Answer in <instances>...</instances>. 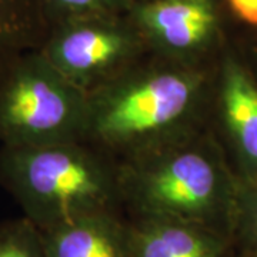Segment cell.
<instances>
[{"label":"cell","instance_id":"1","mask_svg":"<svg viewBox=\"0 0 257 257\" xmlns=\"http://www.w3.org/2000/svg\"><path fill=\"white\" fill-rule=\"evenodd\" d=\"M213 69L149 53L87 94L83 140L120 165L202 132Z\"/></svg>","mask_w":257,"mask_h":257},{"label":"cell","instance_id":"2","mask_svg":"<svg viewBox=\"0 0 257 257\" xmlns=\"http://www.w3.org/2000/svg\"><path fill=\"white\" fill-rule=\"evenodd\" d=\"M120 184L127 214L169 217L233 234L239 184L207 128L120 163Z\"/></svg>","mask_w":257,"mask_h":257},{"label":"cell","instance_id":"3","mask_svg":"<svg viewBox=\"0 0 257 257\" xmlns=\"http://www.w3.org/2000/svg\"><path fill=\"white\" fill-rule=\"evenodd\" d=\"M0 186L42 231L124 211L120 165L84 140L0 146Z\"/></svg>","mask_w":257,"mask_h":257},{"label":"cell","instance_id":"4","mask_svg":"<svg viewBox=\"0 0 257 257\" xmlns=\"http://www.w3.org/2000/svg\"><path fill=\"white\" fill-rule=\"evenodd\" d=\"M86 110L87 94L40 50L29 52L0 82V146L83 140Z\"/></svg>","mask_w":257,"mask_h":257},{"label":"cell","instance_id":"5","mask_svg":"<svg viewBox=\"0 0 257 257\" xmlns=\"http://www.w3.org/2000/svg\"><path fill=\"white\" fill-rule=\"evenodd\" d=\"M40 53L86 94L114 80L149 55L128 13L87 15L50 26Z\"/></svg>","mask_w":257,"mask_h":257},{"label":"cell","instance_id":"6","mask_svg":"<svg viewBox=\"0 0 257 257\" xmlns=\"http://www.w3.org/2000/svg\"><path fill=\"white\" fill-rule=\"evenodd\" d=\"M128 16L157 57L213 69L226 49L220 0L136 2Z\"/></svg>","mask_w":257,"mask_h":257},{"label":"cell","instance_id":"7","mask_svg":"<svg viewBox=\"0 0 257 257\" xmlns=\"http://www.w3.org/2000/svg\"><path fill=\"white\" fill-rule=\"evenodd\" d=\"M206 128L236 159L239 184L257 182V77L227 47L211 74Z\"/></svg>","mask_w":257,"mask_h":257},{"label":"cell","instance_id":"8","mask_svg":"<svg viewBox=\"0 0 257 257\" xmlns=\"http://www.w3.org/2000/svg\"><path fill=\"white\" fill-rule=\"evenodd\" d=\"M132 257H227L229 236L187 221L127 214Z\"/></svg>","mask_w":257,"mask_h":257},{"label":"cell","instance_id":"9","mask_svg":"<svg viewBox=\"0 0 257 257\" xmlns=\"http://www.w3.org/2000/svg\"><path fill=\"white\" fill-rule=\"evenodd\" d=\"M47 257H132L126 211L79 217L43 231Z\"/></svg>","mask_w":257,"mask_h":257},{"label":"cell","instance_id":"10","mask_svg":"<svg viewBox=\"0 0 257 257\" xmlns=\"http://www.w3.org/2000/svg\"><path fill=\"white\" fill-rule=\"evenodd\" d=\"M49 32L43 0H0V82L22 56L40 50Z\"/></svg>","mask_w":257,"mask_h":257},{"label":"cell","instance_id":"11","mask_svg":"<svg viewBox=\"0 0 257 257\" xmlns=\"http://www.w3.org/2000/svg\"><path fill=\"white\" fill-rule=\"evenodd\" d=\"M0 257H47L43 231L25 216L0 221Z\"/></svg>","mask_w":257,"mask_h":257},{"label":"cell","instance_id":"12","mask_svg":"<svg viewBox=\"0 0 257 257\" xmlns=\"http://www.w3.org/2000/svg\"><path fill=\"white\" fill-rule=\"evenodd\" d=\"M50 26L60 20L87 15L128 13L136 0H43Z\"/></svg>","mask_w":257,"mask_h":257},{"label":"cell","instance_id":"13","mask_svg":"<svg viewBox=\"0 0 257 257\" xmlns=\"http://www.w3.org/2000/svg\"><path fill=\"white\" fill-rule=\"evenodd\" d=\"M230 10L246 22L250 26L257 28V0H226Z\"/></svg>","mask_w":257,"mask_h":257},{"label":"cell","instance_id":"14","mask_svg":"<svg viewBox=\"0 0 257 257\" xmlns=\"http://www.w3.org/2000/svg\"><path fill=\"white\" fill-rule=\"evenodd\" d=\"M136 2H150V0H136Z\"/></svg>","mask_w":257,"mask_h":257},{"label":"cell","instance_id":"15","mask_svg":"<svg viewBox=\"0 0 257 257\" xmlns=\"http://www.w3.org/2000/svg\"><path fill=\"white\" fill-rule=\"evenodd\" d=\"M248 257H257V253H254V254H251V256H248Z\"/></svg>","mask_w":257,"mask_h":257}]
</instances>
